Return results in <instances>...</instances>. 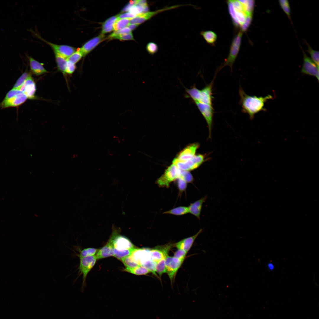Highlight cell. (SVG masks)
I'll list each match as a JSON object with an SVG mask.
<instances>
[{"label": "cell", "instance_id": "1", "mask_svg": "<svg viewBox=\"0 0 319 319\" xmlns=\"http://www.w3.org/2000/svg\"><path fill=\"white\" fill-rule=\"evenodd\" d=\"M228 10L235 25L243 32L251 23L254 5L253 0H228Z\"/></svg>", "mask_w": 319, "mask_h": 319}, {"label": "cell", "instance_id": "2", "mask_svg": "<svg viewBox=\"0 0 319 319\" xmlns=\"http://www.w3.org/2000/svg\"><path fill=\"white\" fill-rule=\"evenodd\" d=\"M239 94L240 97L239 104L242 108V111L248 114L251 120L254 118L255 115L261 111L267 110L265 108V104L268 100L273 99V97L268 95L265 97L250 96L246 94L243 89L240 87Z\"/></svg>", "mask_w": 319, "mask_h": 319}, {"label": "cell", "instance_id": "3", "mask_svg": "<svg viewBox=\"0 0 319 319\" xmlns=\"http://www.w3.org/2000/svg\"><path fill=\"white\" fill-rule=\"evenodd\" d=\"M214 79V78L210 83L201 89L193 86L190 89H187L186 92L194 102L212 105L213 99L212 88Z\"/></svg>", "mask_w": 319, "mask_h": 319}, {"label": "cell", "instance_id": "4", "mask_svg": "<svg viewBox=\"0 0 319 319\" xmlns=\"http://www.w3.org/2000/svg\"><path fill=\"white\" fill-rule=\"evenodd\" d=\"M206 160L205 156L198 154H196L192 159L185 161H180L175 158L173 160L172 163L180 170L188 171L197 168Z\"/></svg>", "mask_w": 319, "mask_h": 319}, {"label": "cell", "instance_id": "5", "mask_svg": "<svg viewBox=\"0 0 319 319\" xmlns=\"http://www.w3.org/2000/svg\"><path fill=\"white\" fill-rule=\"evenodd\" d=\"M242 34L243 32L240 30L234 37L231 43L229 55L221 66L220 69L226 66H229L232 69L240 50Z\"/></svg>", "mask_w": 319, "mask_h": 319}, {"label": "cell", "instance_id": "6", "mask_svg": "<svg viewBox=\"0 0 319 319\" xmlns=\"http://www.w3.org/2000/svg\"><path fill=\"white\" fill-rule=\"evenodd\" d=\"M181 172V170L172 163L157 180L156 183L160 187H168L170 183L180 178Z\"/></svg>", "mask_w": 319, "mask_h": 319}, {"label": "cell", "instance_id": "7", "mask_svg": "<svg viewBox=\"0 0 319 319\" xmlns=\"http://www.w3.org/2000/svg\"><path fill=\"white\" fill-rule=\"evenodd\" d=\"M195 103L207 123L209 132V137L211 139L214 113L212 105L197 102Z\"/></svg>", "mask_w": 319, "mask_h": 319}, {"label": "cell", "instance_id": "8", "mask_svg": "<svg viewBox=\"0 0 319 319\" xmlns=\"http://www.w3.org/2000/svg\"><path fill=\"white\" fill-rule=\"evenodd\" d=\"M97 260L95 255L79 258L78 269L80 274L83 276V286L85 283L88 274L94 266Z\"/></svg>", "mask_w": 319, "mask_h": 319}, {"label": "cell", "instance_id": "9", "mask_svg": "<svg viewBox=\"0 0 319 319\" xmlns=\"http://www.w3.org/2000/svg\"><path fill=\"white\" fill-rule=\"evenodd\" d=\"M303 60L301 70L303 74L313 76L319 80V66H318L303 51Z\"/></svg>", "mask_w": 319, "mask_h": 319}, {"label": "cell", "instance_id": "10", "mask_svg": "<svg viewBox=\"0 0 319 319\" xmlns=\"http://www.w3.org/2000/svg\"><path fill=\"white\" fill-rule=\"evenodd\" d=\"M112 240L114 248L118 250L132 249L134 245L126 237L120 235L114 231L110 238Z\"/></svg>", "mask_w": 319, "mask_h": 319}, {"label": "cell", "instance_id": "11", "mask_svg": "<svg viewBox=\"0 0 319 319\" xmlns=\"http://www.w3.org/2000/svg\"><path fill=\"white\" fill-rule=\"evenodd\" d=\"M183 262L174 257L167 255L165 258L166 272L167 273L171 282Z\"/></svg>", "mask_w": 319, "mask_h": 319}, {"label": "cell", "instance_id": "12", "mask_svg": "<svg viewBox=\"0 0 319 319\" xmlns=\"http://www.w3.org/2000/svg\"><path fill=\"white\" fill-rule=\"evenodd\" d=\"M39 38L48 45L54 52L59 54L67 59L77 50L75 48L70 45L56 44L46 41L40 37Z\"/></svg>", "mask_w": 319, "mask_h": 319}, {"label": "cell", "instance_id": "13", "mask_svg": "<svg viewBox=\"0 0 319 319\" xmlns=\"http://www.w3.org/2000/svg\"><path fill=\"white\" fill-rule=\"evenodd\" d=\"M18 89L25 94L27 98L33 99L35 98L36 84L31 76L25 81Z\"/></svg>", "mask_w": 319, "mask_h": 319}, {"label": "cell", "instance_id": "14", "mask_svg": "<svg viewBox=\"0 0 319 319\" xmlns=\"http://www.w3.org/2000/svg\"><path fill=\"white\" fill-rule=\"evenodd\" d=\"M199 147L198 143L191 144L182 150L176 158L180 161H185L192 159L196 155L197 149Z\"/></svg>", "mask_w": 319, "mask_h": 319}, {"label": "cell", "instance_id": "15", "mask_svg": "<svg viewBox=\"0 0 319 319\" xmlns=\"http://www.w3.org/2000/svg\"><path fill=\"white\" fill-rule=\"evenodd\" d=\"M27 99V96L22 92L15 96L7 100H4L0 104L2 108L19 106L24 103Z\"/></svg>", "mask_w": 319, "mask_h": 319}, {"label": "cell", "instance_id": "16", "mask_svg": "<svg viewBox=\"0 0 319 319\" xmlns=\"http://www.w3.org/2000/svg\"><path fill=\"white\" fill-rule=\"evenodd\" d=\"M104 38V35L101 33L86 42L79 50L83 56H85L103 40Z\"/></svg>", "mask_w": 319, "mask_h": 319}, {"label": "cell", "instance_id": "17", "mask_svg": "<svg viewBox=\"0 0 319 319\" xmlns=\"http://www.w3.org/2000/svg\"><path fill=\"white\" fill-rule=\"evenodd\" d=\"M202 231V229H201L195 235L179 241L175 244V246L178 249L183 250L187 253L191 248L195 239Z\"/></svg>", "mask_w": 319, "mask_h": 319}, {"label": "cell", "instance_id": "18", "mask_svg": "<svg viewBox=\"0 0 319 319\" xmlns=\"http://www.w3.org/2000/svg\"><path fill=\"white\" fill-rule=\"evenodd\" d=\"M114 247L112 240L110 238L107 244L97 250L95 255L97 259H100L113 256Z\"/></svg>", "mask_w": 319, "mask_h": 319}, {"label": "cell", "instance_id": "19", "mask_svg": "<svg viewBox=\"0 0 319 319\" xmlns=\"http://www.w3.org/2000/svg\"><path fill=\"white\" fill-rule=\"evenodd\" d=\"M27 57L29 61L31 71L33 74L39 76L48 72L42 64L31 56H27Z\"/></svg>", "mask_w": 319, "mask_h": 319}, {"label": "cell", "instance_id": "20", "mask_svg": "<svg viewBox=\"0 0 319 319\" xmlns=\"http://www.w3.org/2000/svg\"><path fill=\"white\" fill-rule=\"evenodd\" d=\"M208 197L207 195H206L199 200L191 204L188 207L189 213L194 215L200 220L202 205Z\"/></svg>", "mask_w": 319, "mask_h": 319}, {"label": "cell", "instance_id": "21", "mask_svg": "<svg viewBox=\"0 0 319 319\" xmlns=\"http://www.w3.org/2000/svg\"><path fill=\"white\" fill-rule=\"evenodd\" d=\"M54 54L58 69L65 76L67 58L57 53L54 52Z\"/></svg>", "mask_w": 319, "mask_h": 319}, {"label": "cell", "instance_id": "22", "mask_svg": "<svg viewBox=\"0 0 319 319\" xmlns=\"http://www.w3.org/2000/svg\"><path fill=\"white\" fill-rule=\"evenodd\" d=\"M201 35L203 37L206 42L211 45H214L217 39V35L216 33L211 30L201 31Z\"/></svg>", "mask_w": 319, "mask_h": 319}, {"label": "cell", "instance_id": "23", "mask_svg": "<svg viewBox=\"0 0 319 319\" xmlns=\"http://www.w3.org/2000/svg\"><path fill=\"white\" fill-rule=\"evenodd\" d=\"M117 19V15L113 16L107 19L102 25V33L103 34L111 31L113 29L114 24Z\"/></svg>", "mask_w": 319, "mask_h": 319}, {"label": "cell", "instance_id": "24", "mask_svg": "<svg viewBox=\"0 0 319 319\" xmlns=\"http://www.w3.org/2000/svg\"><path fill=\"white\" fill-rule=\"evenodd\" d=\"M188 213H189V211L188 207L185 206H180L165 211L163 212V214L180 216L186 214Z\"/></svg>", "mask_w": 319, "mask_h": 319}, {"label": "cell", "instance_id": "25", "mask_svg": "<svg viewBox=\"0 0 319 319\" xmlns=\"http://www.w3.org/2000/svg\"><path fill=\"white\" fill-rule=\"evenodd\" d=\"M124 271L138 275H146L150 272L147 269L141 266L134 268L126 267Z\"/></svg>", "mask_w": 319, "mask_h": 319}, {"label": "cell", "instance_id": "26", "mask_svg": "<svg viewBox=\"0 0 319 319\" xmlns=\"http://www.w3.org/2000/svg\"><path fill=\"white\" fill-rule=\"evenodd\" d=\"M130 18L117 19L114 24L113 30L118 31L125 27L129 24Z\"/></svg>", "mask_w": 319, "mask_h": 319}, {"label": "cell", "instance_id": "27", "mask_svg": "<svg viewBox=\"0 0 319 319\" xmlns=\"http://www.w3.org/2000/svg\"><path fill=\"white\" fill-rule=\"evenodd\" d=\"M135 249L134 248L130 249L118 250L114 248L113 256L118 259L121 260L125 257L131 255Z\"/></svg>", "mask_w": 319, "mask_h": 319}, {"label": "cell", "instance_id": "28", "mask_svg": "<svg viewBox=\"0 0 319 319\" xmlns=\"http://www.w3.org/2000/svg\"><path fill=\"white\" fill-rule=\"evenodd\" d=\"M121 260L126 267L134 268L140 266L131 255L125 257L121 259Z\"/></svg>", "mask_w": 319, "mask_h": 319}, {"label": "cell", "instance_id": "29", "mask_svg": "<svg viewBox=\"0 0 319 319\" xmlns=\"http://www.w3.org/2000/svg\"><path fill=\"white\" fill-rule=\"evenodd\" d=\"M31 76L30 73L27 71L24 72L18 78L13 88V89H18L25 81Z\"/></svg>", "mask_w": 319, "mask_h": 319}, {"label": "cell", "instance_id": "30", "mask_svg": "<svg viewBox=\"0 0 319 319\" xmlns=\"http://www.w3.org/2000/svg\"><path fill=\"white\" fill-rule=\"evenodd\" d=\"M97 250L94 248H84L80 251L79 254L78 255V256L80 258L94 255L96 254Z\"/></svg>", "mask_w": 319, "mask_h": 319}, {"label": "cell", "instance_id": "31", "mask_svg": "<svg viewBox=\"0 0 319 319\" xmlns=\"http://www.w3.org/2000/svg\"><path fill=\"white\" fill-rule=\"evenodd\" d=\"M165 258L162 259L156 263V272L159 274L160 277L163 273L166 272Z\"/></svg>", "mask_w": 319, "mask_h": 319}, {"label": "cell", "instance_id": "32", "mask_svg": "<svg viewBox=\"0 0 319 319\" xmlns=\"http://www.w3.org/2000/svg\"><path fill=\"white\" fill-rule=\"evenodd\" d=\"M83 56L82 53L79 49L77 50L67 59V61L76 64L79 61Z\"/></svg>", "mask_w": 319, "mask_h": 319}, {"label": "cell", "instance_id": "33", "mask_svg": "<svg viewBox=\"0 0 319 319\" xmlns=\"http://www.w3.org/2000/svg\"><path fill=\"white\" fill-rule=\"evenodd\" d=\"M307 52L310 55L311 59L319 66V51L313 49L309 44H307Z\"/></svg>", "mask_w": 319, "mask_h": 319}, {"label": "cell", "instance_id": "34", "mask_svg": "<svg viewBox=\"0 0 319 319\" xmlns=\"http://www.w3.org/2000/svg\"><path fill=\"white\" fill-rule=\"evenodd\" d=\"M279 3L281 8L289 18L290 17L291 10L289 4L287 0H280Z\"/></svg>", "mask_w": 319, "mask_h": 319}, {"label": "cell", "instance_id": "35", "mask_svg": "<svg viewBox=\"0 0 319 319\" xmlns=\"http://www.w3.org/2000/svg\"><path fill=\"white\" fill-rule=\"evenodd\" d=\"M158 49L157 45L153 42L149 43L146 46V50L149 53L153 55L156 53Z\"/></svg>", "mask_w": 319, "mask_h": 319}, {"label": "cell", "instance_id": "36", "mask_svg": "<svg viewBox=\"0 0 319 319\" xmlns=\"http://www.w3.org/2000/svg\"><path fill=\"white\" fill-rule=\"evenodd\" d=\"M180 178L183 179L187 183H191L193 180L192 175L188 171L181 170Z\"/></svg>", "mask_w": 319, "mask_h": 319}, {"label": "cell", "instance_id": "37", "mask_svg": "<svg viewBox=\"0 0 319 319\" xmlns=\"http://www.w3.org/2000/svg\"><path fill=\"white\" fill-rule=\"evenodd\" d=\"M187 253V252L185 250L178 249L175 253L173 257L183 262Z\"/></svg>", "mask_w": 319, "mask_h": 319}, {"label": "cell", "instance_id": "38", "mask_svg": "<svg viewBox=\"0 0 319 319\" xmlns=\"http://www.w3.org/2000/svg\"><path fill=\"white\" fill-rule=\"evenodd\" d=\"M113 39H117L122 40H134V37L131 32L127 34H120L115 36Z\"/></svg>", "mask_w": 319, "mask_h": 319}, {"label": "cell", "instance_id": "39", "mask_svg": "<svg viewBox=\"0 0 319 319\" xmlns=\"http://www.w3.org/2000/svg\"><path fill=\"white\" fill-rule=\"evenodd\" d=\"M177 185L179 192L181 193L185 191L187 187V183L181 178L178 179Z\"/></svg>", "mask_w": 319, "mask_h": 319}, {"label": "cell", "instance_id": "40", "mask_svg": "<svg viewBox=\"0 0 319 319\" xmlns=\"http://www.w3.org/2000/svg\"><path fill=\"white\" fill-rule=\"evenodd\" d=\"M131 32V30L128 27H126L121 30L115 31L111 34L109 37L110 39L115 36L122 34H127Z\"/></svg>", "mask_w": 319, "mask_h": 319}, {"label": "cell", "instance_id": "41", "mask_svg": "<svg viewBox=\"0 0 319 319\" xmlns=\"http://www.w3.org/2000/svg\"><path fill=\"white\" fill-rule=\"evenodd\" d=\"M76 69V64L67 61L66 68V73L72 74L74 71Z\"/></svg>", "mask_w": 319, "mask_h": 319}, {"label": "cell", "instance_id": "42", "mask_svg": "<svg viewBox=\"0 0 319 319\" xmlns=\"http://www.w3.org/2000/svg\"><path fill=\"white\" fill-rule=\"evenodd\" d=\"M22 93L18 89H12L9 91L6 95L4 100L10 99L16 96L18 94Z\"/></svg>", "mask_w": 319, "mask_h": 319}, {"label": "cell", "instance_id": "43", "mask_svg": "<svg viewBox=\"0 0 319 319\" xmlns=\"http://www.w3.org/2000/svg\"><path fill=\"white\" fill-rule=\"evenodd\" d=\"M136 15L134 14L131 12H128L125 13L121 14H119L117 15V19H121V18H132Z\"/></svg>", "mask_w": 319, "mask_h": 319}, {"label": "cell", "instance_id": "44", "mask_svg": "<svg viewBox=\"0 0 319 319\" xmlns=\"http://www.w3.org/2000/svg\"><path fill=\"white\" fill-rule=\"evenodd\" d=\"M136 2L137 0L131 1L128 5L123 8L122 11V12L129 11L130 9L136 4Z\"/></svg>", "mask_w": 319, "mask_h": 319}, {"label": "cell", "instance_id": "45", "mask_svg": "<svg viewBox=\"0 0 319 319\" xmlns=\"http://www.w3.org/2000/svg\"><path fill=\"white\" fill-rule=\"evenodd\" d=\"M139 25L136 24H129L128 26V27L131 30H133L136 28Z\"/></svg>", "mask_w": 319, "mask_h": 319}, {"label": "cell", "instance_id": "46", "mask_svg": "<svg viewBox=\"0 0 319 319\" xmlns=\"http://www.w3.org/2000/svg\"><path fill=\"white\" fill-rule=\"evenodd\" d=\"M268 267L270 270H272L274 269V265L271 263H269L268 265Z\"/></svg>", "mask_w": 319, "mask_h": 319}]
</instances>
